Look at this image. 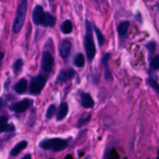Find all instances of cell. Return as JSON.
Returning a JSON list of instances; mask_svg holds the SVG:
<instances>
[{
	"instance_id": "1",
	"label": "cell",
	"mask_w": 159,
	"mask_h": 159,
	"mask_svg": "<svg viewBox=\"0 0 159 159\" xmlns=\"http://www.w3.org/2000/svg\"><path fill=\"white\" fill-rule=\"evenodd\" d=\"M68 144H69L68 139L57 138L42 140L39 144V146L44 150L51 151L53 152H58L67 148Z\"/></svg>"
},
{
	"instance_id": "2",
	"label": "cell",
	"mask_w": 159,
	"mask_h": 159,
	"mask_svg": "<svg viewBox=\"0 0 159 159\" xmlns=\"http://www.w3.org/2000/svg\"><path fill=\"white\" fill-rule=\"evenodd\" d=\"M27 12V0H20L16 15L12 24V32L14 34H19L24 25Z\"/></svg>"
},
{
	"instance_id": "3",
	"label": "cell",
	"mask_w": 159,
	"mask_h": 159,
	"mask_svg": "<svg viewBox=\"0 0 159 159\" xmlns=\"http://www.w3.org/2000/svg\"><path fill=\"white\" fill-rule=\"evenodd\" d=\"M85 27H86V34H85V37L84 45H85V54H86L87 58L89 61H91L96 56V48L94 40H93V35H92L91 23H89V20H86V22H85Z\"/></svg>"
},
{
	"instance_id": "4",
	"label": "cell",
	"mask_w": 159,
	"mask_h": 159,
	"mask_svg": "<svg viewBox=\"0 0 159 159\" xmlns=\"http://www.w3.org/2000/svg\"><path fill=\"white\" fill-rule=\"evenodd\" d=\"M47 83V79L41 75H36L31 79L30 83V93L32 95L40 94Z\"/></svg>"
},
{
	"instance_id": "5",
	"label": "cell",
	"mask_w": 159,
	"mask_h": 159,
	"mask_svg": "<svg viewBox=\"0 0 159 159\" xmlns=\"http://www.w3.org/2000/svg\"><path fill=\"white\" fill-rule=\"evenodd\" d=\"M33 100L30 99H24L19 102H14L10 106V110L15 113H23L26 112L32 106Z\"/></svg>"
},
{
	"instance_id": "6",
	"label": "cell",
	"mask_w": 159,
	"mask_h": 159,
	"mask_svg": "<svg viewBox=\"0 0 159 159\" xmlns=\"http://www.w3.org/2000/svg\"><path fill=\"white\" fill-rule=\"evenodd\" d=\"M54 65V60L52 54L48 51H44L42 54L41 68L46 72H51Z\"/></svg>"
},
{
	"instance_id": "7",
	"label": "cell",
	"mask_w": 159,
	"mask_h": 159,
	"mask_svg": "<svg viewBox=\"0 0 159 159\" xmlns=\"http://www.w3.org/2000/svg\"><path fill=\"white\" fill-rule=\"evenodd\" d=\"M75 75V71L72 68H66V69H61L57 74L56 78L57 83H64L68 80L72 79Z\"/></svg>"
},
{
	"instance_id": "8",
	"label": "cell",
	"mask_w": 159,
	"mask_h": 159,
	"mask_svg": "<svg viewBox=\"0 0 159 159\" xmlns=\"http://www.w3.org/2000/svg\"><path fill=\"white\" fill-rule=\"evenodd\" d=\"M43 14H44V11H43V7L41 6H36L32 13V20L34 24L37 26L41 24Z\"/></svg>"
},
{
	"instance_id": "9",
	"label": "cell",
	"mask_w": 159,
	"mask_h": 159,
	"mask_svg": "<svg viewBox=\"0 0 159 159\" xmlns=\"http://www.w3.org/2000/svg\"><path fill=\"white\" fill-rule=\"evenodd\" d=\"M71 49V43L69 40L65 39L61 43L60 54L63 59H66L69 56Z\"/></svg>"
},
{
	"instance_id": "10",
	"label": "cell",
	"mask_w": 159,
	"mask_h": 159,
	"mask_svg": "<svg viewBox=\"0 0 159 159\" xmlns=\"http://www.w3.org/2000/svg\"><path fill=\"white\" fill-rule=\"evenodd\" d=\"M81 103L82 107L85 109L93 108L95 105V102L92 98L91 95L87 93H83L81 95Z\"/></svg>"
},
{
	"instance_id": "11",
	"label": "cell",
	"mask_w": 159,
	"mask_h": 159,
	"mask_svg": "<svg viewBox=\"0 0 159 159\" xmlns=\"http://www.w3.org/2000/svg\"><path fill=\"white\" fill-rule=\"evenodd\" d=\"M110 53H107L103 55L102 59V63L104 65V68H105V74H104V78L107 80H110V79H113V74H112L111 71H110V68H109V60H110Z\"/></svg>"
},
{
	"instance_id": "12",
	"label": "cell",
	"mask_w": 159,
	"mask_h": 159,
	"mask_svg": "<svg viewBox=\"0 0 159 159\" xmlns=\"http://www.w3.org/2000/svg\"><path fill=\"white\" fill-rule=\"evenodd\" d=\"M56 18L53 16L50 12H44L43 19L41 21V25L46 27H53L55 25Z\"/></svg>"
},
{
	"instance_id": "13",
	"label": "cell",
	"mask_w": 159,
	"mask_h": 159,
	"mask_svg": "<svg viewBox=\"0 0 159 159\" xmlns=\"http://www.w3.org/2000/svg\"><path fill=\"white\" fill-rule=\"evenodd\" d=\"M27 88L28 82L25 78H23L19 82H17L13 87L14 91L16 93H18V94H23V93H26Z\"/></svg>"
},
{
	"instance_id": "14",
	"label": "cell",
	"mask_w": 159,
	"mask_h": 159,
	"mask_svg": "<svg viewBox=\"0 0 159 159\" xmlns=\"http://www.w3.org/2000/svg\"><path fill=\"white\" fill-rule=\"evenodd\" d=\"M27 145V141H25V140H23V141H21L20 142H19L18 144H16L14 146L13 148L10 151V155H12V156H16V155H18L20 152H23L24 149H26Z\"/></svg>"
},
{
	"instance_id": "15",
	"label": "cell",
	"mask_w": 159,
	"mask_h": 159,
	"mask_svg": "<svg viewBox=\"0 0 159 159\" xmlns=\"http://www.w3.org/2000/svg\"><path fill=\"white\" fill-rule=\"evenodd\" d=\"M68 113V106L66 102H61L57 113V120L61 121L66 117Z\"/></svg>"
},
{
	"instance_id": "16",
	"label": "cell",
	"mask_w": 159,
	"mask_h": 159,
	"mask_svg": "<svg viewBox=\"0 0 159 159\" xmlns=\"http://www.w3.org/2000/svg\"><path fill=\"white\" fill-rule=\"evenodd\" d=\"M130 26V23L127 21L121 22L117 26V32L121 37H126L127 34V30Z\"/></svg>"
},
{
	"instance_id": "17",
	"label": "cell",
	"mask_w": 159,
	"mask_h": 159,
	"mask_svg": "<svg viewBox=\"0 0 159 159\" xmlns=\"http://www.w3.org/2000/svg\"><path fill=\"white\" fill-rule=\"evenodd\" d=\"M61 30V32L65 34H71L73 30V25L71 20H65V21L62 23Z\"/></svg>"
},
{
	"instance_id": "18",
	"label": "cell",
	"mask_w": 159,
	"mask_h": 159,
	"mask_svg": "<svg viewBox=\"0 0 159 159\" xmlns=\"http://www.w3.org/2000/svg\"><path fill=\"white\" fill-rule=\"evenodd\" d=\"M73 63L78 68H82L85 65V57L82 53H78L74 57Z\"/></svg>"
},
{
	"instance_id": "19",
	"label": "cell",
	"mask_w": 159,
	"mask_h": 159,
	"mask_svg": "<svg viewBox=\"0 0 159 159\" xmlns=\"http://www.w3.org/2000/svg\"><path fill=\"white\" fill-rule=\"evenodd\" d=\"M0 130L1 133H11V132L15 130V127L13 124H9L8 123L6 124H0Z\"/></svg>"
},
{
	"instance_id": "20",
	"label": "cell",
	"mask_w": 159,
	"mask_h": 159,
	"mask_svg": "<svg viewBox=\"0 0 159 159\" xmlns=\"http://www.w3.org/2000/svg\"><path fill=\"white\" fill-rule=\"evenodd\" d=\"M23 60H22V59H17V60L14 62L13 65H12V66L13 72L15 73L16 75L18 74V73L21 71L22 68H23Z\"/></svg>"
},
{
	"instance_id": "21",
	"label": "cell",
	"mask_w": 159,
	"mask_h": 159,
	"mask_svg": "<svg viewBox=\"0 0 159 159\" xmlns=\"http://www.w3.org/2000/svg\"><path fill=\"white\" fill-rule=\"evenodd\" d=\"M93 28H94V31H95V33H96V37H97L98 43H99V44L100 45V46H102L104 43V42H105V37H104V36L102 35V32H101L100 30H99L98 27H96L95 25L93 26Z\"/></svg>"
},
{
	"instance_id": "22",
	"label": "cell",
	"mask_w": 159,
	"mask_h": 159,
	"mask_svg": "<svg viewBox=\"0 0 159 159\" xmlns=\"http://www.w3.org/2000/svg\"><path fill=\"white\" fill-rule=\"evenodd\" d=\"M151 68L153 70H158L159 69V55L155 56V57L152 58L151 61Z\"/></svg>"
},
{
	"instance_id": "23",
	"label": "cell",
	"mask_w": 159,
	"mask_h": 159,
	"mask_svg": "<svg viewBox=\"0 0 159 159\" xmlns=\"http://www.w3.org/2000/svg\"><path fill=\"white\" fill-rule=\"evenodd\" d=\"M55 105L52 104V105L49 106L46 112V117L48 118V119H51L53 116V115L54 114V113H55Z\"/></svg>"
},
{
	"instance_id": "24",
	"label": "cell",
	"mask_w": 159,
	"mask_h": 159,
	"mask_svg": "<svg viewBox=\"0 0 159 159\" xmlns=\"http://www.w3.org/2000/svg\"><path fill=\"white\" fill-rule=\"evenodd\" d=\"M90 119H91V115H89L88 116H85V117L84 118H81V119H79V120H78L77 122V127H82V126L85 125L86 124H88L89 121L90 120Z\"/></svg>"
},
{
	"instance_id": "25",
	"label": "cell",
	"mask_w": 159,
	"mask_h": 159,
	"mask_svg": "<svg viewBox=\"0 0 159 159\" xmlns=\"http://www.w3.org/2000/svg\"><path fill=\"white\" fill-rule=\"evenodd\" d=\"M148 84L154 90L157 92V93H159V84L158 83L157 81H155V79H148Z\"/></svg>"
},
{
	"instance_id": "26",
	"label": "cell",
	"mask_w": 159,
	"mask_h": 159,
	"mask_svg": "<svg viewBox=\"0 0 159 159\" xmlns=\"http://www.w3.org/2000/svg\"><path fill=\"white\" fill-rule=\"evenodd\" d=\"M146 48H147L148 51H149V53H150L151 54H155V51H156V45H155V42L153 41L148 43V44L146 45Z\"/></svg>"
},
{
	"instance_id": "27",
	"label": "cell",
	"mask_w": 159,
	"mask_h": 159,
	"mask_svg": "<svg viewBox=\"0 0 159 159\" xmlns=\"http://www.w3.org/2000/svg\"><path fill=\"white\" fill-rule=\"evenodd\" d=\"M134 18L138 22H139V23H142V16H141V14L140 12H137V13L135 14Z\"/></svg>"
},
{
	"instance_id": "28",
	"label": "cell",
	"mask_w": 159,
	"mask_h": 159,
	"mask_svg": "<svg viewBox=\"0 0 159 159\" xmlns=\"http://www.w3.org/2000/svg\"><path fill=\"white\" fill-rule=\"evenodd\" d=\"M8 120H9V118L6 116H1L0 117V124H6L8 123Z\"/></svg>"
},
{
	"instance_id": "29",
	"label": "cell",
	"mask_w": 159,
	"mask_h": 159,
	"mask_svg": "<svg viewBox=\"0 0 159 159\" xmlns=\"http://www.w3.org/2000/svg\"><path fill=\"white\" fill-rule=\"evenodd\" d=\"M27 158L30 159L31 158V155H25V156L23 157V159H27Z\"/></svg>"
},
{
	"instance_id": "30",
	"label": "cell",
	"mask_w": 159,
	"mask_h": 159,
	"mask_svg": "<svg viewBox=\"0 0 159 159\" xmlns=\"http://www.w3.org/2000/svg\"><path fill=\"white\" fill-rule=\"evenodd\" d=\"M50 1H54V0H50Z\"/></svg>"
}]
</instances>
